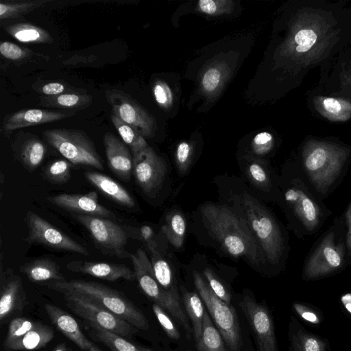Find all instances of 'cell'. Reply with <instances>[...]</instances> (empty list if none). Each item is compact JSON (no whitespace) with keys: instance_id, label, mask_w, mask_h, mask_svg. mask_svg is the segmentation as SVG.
<instances>
[{"instance_id":"cell-1","label":"cell","mask_w":351,"mask_h":351,"mask_svg":"<svg viewBox=\"0 0 351 351\" xmlns=\"http://www.w3.org/2000/svg\"><path fill=\"white\" fill-rule=\"evenodd\" d=\"M350 148L332 142L310 140L302 149L304 176L321 199L333 190L344 172Z\"/></svg>"},{"instance_id":"cell-2","label":"cell","mask_w":351,"mask_h":351,"mask_svg":"<svg viewBox=\"0 0 351 351\" xmlns=\"http://www.w3.org/2000/svg\"><path fill=\"white\" fill-rule=\"evenodd\" d=\"M201 213L206 228L228 254L256 263V239L247 221L228 208L210 204L203 206Z\"/></svg>"},{"instance_id":"cell-3","label":"cell","mask_w":351,"mask_h":351,"mask_svg":"<svg viewBox=\"0 0 351 351\" xmlns=\"http://www.w3.org/2000/svg\"><path fill=\"white\" fill-rule=\"evenodd\" d=\"M348 265L346 228L342 218H336L306 257L302 278L305 280L322 279Z\"/></svg>"},{"instance_id":"cell-4","label":"cell","mask_w":351,"mask_h":351,"mask_svg":"<svg viewBox=\"0 0 351 351\" xmlns=\"http://www.w3.org/2000/svg\"><path fill=\"white\" fill-rule=\"evenodd\" d=\"M46 286L58 292L78 293L125 320L137 329L147 330L149 324L144 314L117 291L101 284L82 280L51 281Z\"/></svg>"},{"instance_id":"cell-5","label":"cell","mask_w":351,"mask_h":351,"mask_svg":"<svg viewBox=\"0 0 351 351\" xmlns=\"http://www.w3.org/2000/svg\"><path fill=\"white\" fill-rule=\"evenodd\" d=\"M285 199L305 234L315 233L330 214L306 177L291 180Z\"/></svg>"},{"instance_id":"cell-6","label":"cell","mask_w":351,"mask_h":351,"mask_svg":"<svg viewBox=\"0 0 351 351\" xmlns=\"http://www.w3.org/2000/svg\"><path fill=\"white\" fill-rule=\"evenodd\" d=\"M43 136L49 145L71 164L104 169L101 157L94 142L84 131L69 128L47 129L43 132Z\"/></svg>"},{"instance_id":"cell-7","label":"cell","mask_w":351,"mask_h":351,"mask_svg":"<svg viewBox=\"0 0 351 351\" xmlns=\"http://www.w3.org/2000/svg\"><path fill=\"white\" fill-rule=\"evenodd\" d=\"M243 208L247 223L267 260L277 264L285 250L280 229L271 215L257 199L247 193L243 195Z\"/></svg>"},{"instance_id":"cell-8","label":"cell","mask_w":351,"mask_h":351,"mask_svg":"<svg viewBox=\"0 0 351 351\" xmlns=\"http://www.w3.org/2000/svg\"><path fill=\"white\" fill-rule=\"evenodd\" d=\"M129 258L134 267L135 278L143 292L156 304L168 311L190 336L192 329L181 306L180 299L165 290L158 283L151 261L144 250L138 248L135 253L130 254Z\"/></svg>"},{"instance_id":"cell-9","label":"cell","mask_w":351,"mask_h":351,"mask_svg":"<svg viewBox=\"0 0 351 351\" xmlns=\"http://www.w3.org/2000/svg\"><path fill=\"white\" fill-rule=\"evenodd\" d=\"M193 278L197 292L226 344L231 351H239L241 347V328L234 308L219 299L197 271H193Z\"/></svg>"},{"instance_id":"cell-10","label":"cell","mask_w":351,"mask_h":351,"mask_svg":"<svg viewBox=\"0 0 351 351\" xmlns=\"http://www.w3.org/2000/svg\"><path fill=\"white\" fill-rule=\"evenodd\" d=\"M60 293L64 295L66 306L86 321L121 337L132 335L137 332V328L130 323L85 297L71 291Z\"/></svg>"},{"instance_id":"cell-11","label":"cell","mask_w":351,"mask_h":351,"mask_svg":"<svg viewBox=\"0 0 351 351\" xmlns=\"http://www.w3.org/2000/svg\"><path fill=\"white\" fill-rule=\"evenodd\" d=\"M73 216L89 232L103 253L129 258L130 254L126 250L128 234L120 225L108 218L77 214Z\"/></svg>"},{"instance_id":"cell-12","label":"cell","mask_w":351,"mask_h":351,"mask_svg":"<svg viewBox=\"0 0 351 351\" xmlns=\"http://www.w3.org/2000/svg\"><path fill=\"white\" fill-rule=\"evenodd\" d=\"M106 99L112 113L134 128L144 138L154 136L156 122L154 117L128 94L117 89L107 90Z\"/></svg>"},{"instance_id":"cell-13","label":"cell","mask_w":351,"mask_h":351,"mask_svg":"<svg viewBox=\"0 0 351 351\" xmlns=\"http://www.w3.org/2000/svg\"><path fill=\"white\" fill-rule=\"evenodd\" d=\"M25 221L28 229L26 239L29 243L57 250L72 252L84 256L89 255V252L83 245L35 213L27 212Z\"/></svg>"},{"instance_id":"cell-14","label":"cell","mask_w":351,"mask_h":351,"mask_svg":"<svg viewBox=\"0 0 351 351\" xmlns=\"http://www.w3.org/2000/svg\"><path fill=\"white\" fill-rule=\"evenodd\" d=\"M255 337L258 351H277V341L271 315L267 308L250 295L239 303Z\"/></svg>"},{"instance_id":"cell-15","label":"cell","mask_w":351,"mask_h":351,"mask_svg":"<svg viewBox=\"0 0 351 351\" xmlns=\"http://www.w3.org/2000/svg\"><path fill=\"white\" fill-rule=\"evenodd\" d=\"M132 173L137 184L147 195L155 194L165 177L164 160L149 146L132 155Z\"/></svg>"},{"instance_id":"cell-16","label":"cell","mask_w":351,"mask_h":351,"mask_svg":"<svg viewBox=\"0 0 351 351\" xmlns=\"http://www.w3.org/2000/svg\"><path fill=\"white\" fill-rule=\"evenodd\" d=\"M50 203L77 215L114 218V213L99 204L97 193L91 191L85 194L60 193L48 196Z\"/></svg>"},{"instance_id":"cell-17","label":"cell","mask_w":351,"mask_h":351,"mask_svg":"<svg viewBox=\"0 0 351 351\" xmlns=\"http://www.w3.org/2000/svg\"><path fill=\"white\" fill-rule=\"evenodd\" d=\"M75 112L53 111L47 109L27 108L7 114L2 122L5 132L51 123L74 115Z\"/></svg>"},{"instance_id":"cell-18","label":"cell","mask_w":351,"mask_h":351,"mask_svg":"<svg viewBox=\"0 0 351 351\" xmlns=\"http://www.w3.org/2000/svg\"><path fill=\"white\" fill-rule=\"evenodd\" d=\"M0 320L22 311L27 304V295L21 278L8 271L1 275Z\"/></svg>"},{"instance_id":"cell-19","label":"cell","mask_w":351,"mask_h":351,"mask_svg":"<svg viewBox=\"0 0 351 351\" xmlns=\"http://www.w3.org/2000/svg\"><path fill=\"white\" fill-rule=\"evenodd\" d=\"M45 309L51 322L80 349L103 351L84 335L76 320L68 313L51 304H46Z\"/></svg>"},{"instance_id":"cell-20","label":"cell","mask_w":351,"mask_h":351,"mask_svg":"<svg viewBox=\"0 0 351 351\" xmlns=\"http://www.w3.org/2000/svg\"><path fill=\"white\" fill-rule=\"evenodd\" d=\"M105 153L110 169L118 177L128 181L132 172L133 158L126 144L111 132L103 137Z\"/></svg>"},{"instance_id":"cell-21","label":"cell","mask_w":351,"mask_h":351,"mask_svg":"<svg viewBox=\"0 0 351 351\" xmlns=\"http://www.w3.org/2000/svg\"><path fill=\"white\" fill-rule=\"evenodd\" d=\"M66 268L73 272L108 281H116L119 279L132 281L136 278L134 271L124 264L73 261L66 264Z\"/></svg>"},{"instance_id":"cell-22","label":"cell","mask_w":351,"mask_h":351,"mask_svg":"<svg viewBox=\"0 0 351 351\" xmlns=\"http://www.w3.org/2000/svg\"><path fill=\"white\" fill-rule=\"evenodd\" d=\"M289 351H327L326 339L307 330L291 316L289 324Z\"/></svg>"},{"instance_id":"cell-23","label":"cell","mask_w":351,"mask_h":351,"mask_svg":"<svg viewBox=\"0 0 351 351\" xmlns=\"http://www.w3.org/2000/svg\"><path fill=\"white\" fill-rule=\"evenodd\" d=\"M318 29L295 27L280 49V56L297 58L310 51L318 42Z\"/></svg>"},{"instance_id":"cell-24","label":"cell","mask_w":351,"mask_h":351,"mask_svg":"<svg viewBox=\"0 0 351 351\" xmlns=\"http://www.w3.org/2000/svg\"><path fill=\"white\" fill-rule=\"evenodd\" d=\"M85 176L90 183L119 204L130 208L135 206L132 195L111 178L96 171H86Z\"/></svg>"},{"instance_id":"cell-25","label":"cell","mask_w":351,"mask_h":351,"mask_svg":"<svg viewBox=\"0 0 351 351\" xmlns=\"http://www.w3.org/2000/svg\"><path fill=\"white\" fill-rule=\"evenodd\" d=\"M20 271L33 282L65 280L59 265L47 258L26 263L21 266Z\"/></svg>"},{"instance_id":"cell-26","label":"cell","mask_w":351,"mask_h":351,"mask_svg":"<svg viewBox=\"0 0 351 351\" xmlns=\"http://www.w3.org/2000/svg\"><path fill=\"white\" fill-rule=\"evenodd\" d=\"M230 73L224 62H215L207 66L200 78L201 92L208 98H214L222 90Z\"/></svg>"},{"instance_id":"cell-27","label":"cell","mask_w":351,"mask_h":351,"mask_svg":"<svg viewBox=\"0 0 351 351\" xmlns=\"http://www.w3.org/2000/svg\"><path fill=\"white\" fill-rule=\"evenodd\" d=\"M93 97L87 93H64L56 96H40V104L43 107L75 112L88 108Z\"/></svg>"},{"instance_id":"cell-28","label":"cell","mask_w":351,"mask_h":351,"mask_svg":"<svg viewBox=\"0 0 351 351\" xmlns=\"http://www.w3.org/2000/svg\"><path fill=\"white\" fill-rule=\"evenodd\" d=\"M84 326L90 335L108 346L111 351H152L128 341L123 337L107 330L96 324L86 321Z\"/></svg>"},{"instance_id":"cell-29","label":"cell","mask_w":351,"mask_h":351,"mask_svg":"<svg viewBox=\"0 0 351 351\" xmlns=\"http://www.w3.org/2000/svg\"><path fill=\"white\" fill-rule=\"evenodd\" d=\"M317 110L332 121H346L351 118V101L347 99L317 97L314 99Z\"/></svg>"},{"instance_id":"cell-30","label":"cell","mask_w":351,"mask_h":351,"mask_svg":"<svg viewBox=\"0 0 351 351\" xmlns=\"http://www.w3.org/2000/svg\"><path fill=\"white\" fill-rule=\"evenodd\" d=\"M4 29L10 36L21 43L51 44L53 42L49 32L29 23L9 25L5 26Z\"/></svg>"},{"instance_id":"cell-31","label":"cell","mask_w":351,"mask_h":351,"mask_svg":"<svg viewBox=\"0 0 351 351\" xmlns=\"http://www.w3.org/2000/svg\"><path fill=\"white\" fill-rule=\"evenodd\" d=\"M46 152L43 142L33 135L23 141L16 152V156L26 169L34 171L42 163Z\"/></svg>"},{"instance_id":"cell-32","label":"cell","mask_w":351,"mask_h":351,"mask_svg":"<svg viewBox=\"0 0 351 351\" xmlns=\"http://www.w3.org/2000/svg\"><path fill=\"white\" fill-rule=\"evenodd\" d=\"M182 298L186 314L193 326V330L196 345L202 335L203 322L205 315L202 298L195 292H191L181 287Z\"/></svg>"},{"instance_id":"cell-33","label":"cell","mask_w":351,"mask_h":351,"mask_svg":"<svg viewBox=\"0 0 351 351\" xmlns=\"http://www.w3.org/2000/svg\"><path fill=\"white\" fill-rule=\"evenodd\" d=\"M53 337L54 333L52 328L38 322L34 328L10 345L6 350L19 351L39 349L45 346Z\"/></svg>"},{"instance_id":"cell-34","label":"cell","mask_w":351,"mask_h":351,"mask_svg":"<svg viewBox=\"0 0 351 351\" xmlns=\"http://www.w3.org/2000/svg\"><path fill=\"white\" fill-rule=\"evenodd\" d=\"M152 254L151 263L158 283L166 291L171 292L180 299L174 283L173 276L168 262L164 259L156 248L149 250Z\"/></svg>"},{"instance_id":"cell-35","label":"cell","mask_w":351,"mask_h":351,"mask_svg":"<svg viewBox=\"0 0 351 351\" xmlns=\"http://www.w3.org/2000/svg\"><path fill=\"white\" fill-rule=\"evenodd\" d=\"M110 117L123 141L130 148L132 155L138 154L149 146L145 138L132 126L112 112Z\"/></svg>"},{"instance_id":"cell-36","label":"cell","mask_w":351,"mask_h":351,"mask_svg":"<svg viewBox=\"0 0 351 351\" xmlns=\"http://www.w3.org/2000/svg\"><path fill=\"white\" fill-rule=\"evenodd\" d=\"M225 341L206 312L203 322L202 335L196 345L199 351H227Z\"/></svg>"},{"instance_id":"cell-37","label":"cell","mask_w":351,"mask_h":351,"mask_svg":"<svg viewBox=\"0 0 351 351\" xmlns=\"http://www.w3.org/2000/svg\"><path fill=\"white\" fill-rule=\"evenodd\" d=\"M161 229L171 245L176 248H180L182 246L186 232V221L180 213L178 211L169 213Z\"/></svg>"},{"instance_id":"cell-38","label":"cell","mask_w":351,"mask_h":351,"mask_svg":"<svg viewBox=\"0 0 351 351\" xmlns=\"http://www.w3.org/2000/svg\"><path fill=\"white\" fill-rule=\"evenodd\" d=\"M51 1V0H31L14 2L2 0L0 3V19L3 21L21 17Z\"/></svg>"},{"instance_id":"cell-39","label":"cell","mask_w":351,"mask_h":351,"mask_svg":"<svg viewBox=\"0 0 351 351\" xmlns=\"http://www.w3.org/2000/svg\"><path fill=\"white\" fill-rule=\"evenodd\" d=\"M38 322L31 321L25 317L13 319L8 326L7 336L3 342V347L7 349L23 337L28 331L34 328Z\"/></svg>"},{"instance_id":"cell-40","label":"cell","mask_w":351,"mask_h":351,"mask_svg":"<svg viewBox=\"0 0 351 351\" xmlns=\"http://www.w3.org/2000/svg\"><path fill=\"white\" fill-rule=\"evenodd\" d=\"M71 162L67 160H56L50 163L44 171L45 178L53 184H62L71 178Z\"/></svg>"},{"instance_id":"cell-41","label":"cell","mask_w":351,"mask_h":351,"mask_svg":"<svg viewBox=\"0 0 351 351\" xmlns=\"http://www.w3.org/2000/svg\"><path fill=\"white\" fill-rule=\"evenodd\" d=\"M197 8L202 13L217 16L232 12L234 2L231 0H200Z\"/></svg>"},{"instance_id":"cell-42","label":"cell","mask_w":351,"mask_h":351,"mask_svg":"<svg viewBox=\"0 0 351 351\" xmlns=\"http://www.w3.org/2000/svg\"><path fill=\"white\" fill-rule=\"evenodd\" d=\"M293 308L295 313L306 324L319 326L323 321V315L317 308L302 302H294Z\"/></svg>"},{"instance_id":"cell-43","label":"cell","mask_w":351,"mask_h":351,"mask_svg":"<svg viewBox=\"0 0 351 351\" xmlns=\"http://www.w3.org/2000/svg\"><path fill=\"white\" fill-rule=\"evenodd\" d=\"M0 53L3 58L13 62L27 60L32 57L34 54H36L28 49L8 41L1 43Z\"/></svg>"},{"instance_id":"cell-44","label":"cell","mask_w":351,"mask_h":351,"mask_svg":"<svg viewBox=\"0 0 351 351\" xmlns=\"http://www.w3.org/2000/svg\"><path fill=\"white\" fill-rule=\"evenodd\" d=\"M37 92L44 96H56L64 93H86L82 88H75L66 83L58 81H51L42 84L38 88H34Z\"/></svg>"},{"instance_id":"cell-45","label":"cell","mask_w":351,"mask_h":351,"mask_svg":"<svg viewBox=\"0 0 351 351\" xmlns=\"http://www.w3.org/2000/svg\"><path fill=\"white\" fill-rule=\"evenodd\" d=\"M157 104L164 109H169L173 103V93L169 85L161 80H156L152 88Z\"/></svg>"},{"instance_id":"cell-46","label":"cell","mask_w":351,"mask_h":351,"mask_svg":"<svg viewBox=\"0 0 351 351\" xmlns=\"http://www.w3.org/2000/svg\"><path fill=\"white\" fill-rule=\"evenodd\" d=\"M152 309L158 322L167 335L172 339H179L180 338V333L164 309L156 303L152 305Z\"/></svg>"},{"instance_id":"cell-47","label":"cell","mask_w":351,"mask_h":351,"mask_svg":"<svg viewBox=\"0 0 351 351\" xmlns=\"http://www.w3.org/2000/svg\"><path fill=\"white\" fill-rule=\"evenodd\" d=\"M203 274L207 280V283L213 293L221 300L230 304L231 295L229 291L224 287L223 283L218 279L210 268H205Z\"/></svg>"},{"instance_id":"cell-48","label":"cell","mask_w":351,"mask_h":351,"mask_svg":"<svg viewBox=\"0 0 351 351\" xmlns=\"http://www.w3.org/2000/svg\"><path fill=\"white\" fill-rule=\"evenodd\" d=\"M193 146L186 141L180 143L176 151V161L180 172L184 173L188 169L193 154Z\"/></svg>"},{"instance_id":"cell-49","label":"cell","mask_w":351,"mask_h":351,"mask_svg":"<svg viewBox=\"0 0 351 351\" xmlns=\"http://www.w3.org/2000/svg\"><path fill=\"white\" fill-rule=\"evenodd\" d=\"M274 137L267 132L257 134L253 138L252 147L254 152L258 155L267 154L273 147Z\"/></svg>"},{"instance_id":"cell-50","label":"cell","mask_w":351,"mask_h":351,"mask_svg":"<svg viewBox=\"0 0 351 351\" xmlns=\"http://www.w3.org/2000/svg\"><path fill=\"white\" fill-rule=\"evenodd\" d=\"M247 171L250 178L256 184L263 187H267L269 184L267 172L258 163H251L248 166Z\"/></svg>"},{"instance_id":"cell-51","label":"cell","mask_w":351,"mask_h":351,"mask_svg":"<svg viewBox=\"0 0 351 351\" xmlns=\"http://www.w3.org/2000/svg\"><path fill=\"white\" fill-rule=\"evenodd\" d=\"M346 228L348 265L351 264V201L341 217Z\"/></svg>"},{"instance_id":"cell-52","label":"cell","mask_w":351,"mask_h":351,"mask_svg":"<svg viewBox=\"0 0 351 351\" xmlns=\"http://www.w3.org/2000/svg\"><path fill=\"white\" fill-rule=\"evenodd\" d=\"M141 234L143 239L147 243L149 250L156 248V243L153 240L154 232L152 228L149 226H143L140 228Z\"/></svg>"},{"instance_id":"cell-53","label":"cell","mask_w":351,"mask_h":351,"mask_svg":"<svg viewBox=\"0 0 351 351\" xmlns=\"http://www.w3.org/2000/svg\"><path fill=\"white\" fill-rule=\"evenodd\" d=\"M339 302L341 308L351 317V293H346L341 295Z\"/></svg>"},{"instance_id":"cell-54","label":"cell","mask_w":351,"mask_h":351,"mask_svg":"<svg viewBox=\"0 0 351 351\" xmlns=\"http://www.w3.org/2000/svg\"><path fill=\"white\" fill-rule=\"evenodd\" d=\"M53 351H68L67 348L64 343L59 344Z\"/></svg>"},{"instance_id":"cell-55","label":"cell","mask_w":351,"mask_h":351,"mask_svg":"<svg viewBox=\"0 0 351 351\" xmlns=\"http://www.w3.org/2000/svg\"></svg>"}]
</instances>
